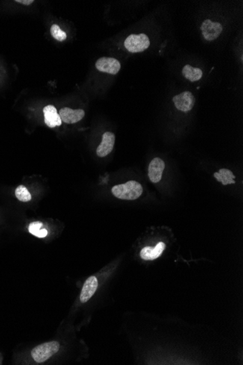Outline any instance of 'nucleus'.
Returning a JSON list of instances; mask_svg holds the SVG:
<instances>
[{"instance_id":"nucleus-1","label":"nucleus","mask_w":243,"mask_h":365,"mask_svg":"<svg viewBox=\"0 0 243 365\" xmlns=\"http://www.w3.org/2000/svg\"><path fill=\"white\" fill-rule=\"evenodd\" d=\"M111 192L117 198L134 200L138 199L143 194V188L139 182L136 181H129L126 183L113 187Z\"/></svg>"},{"instance_id":"nucleus-2","label":"nucleus","mask_w":243,"mask_h":365,"mask_svg":"<svg viewBox=\"0 0 243 365\" xmlns=\"http://www.w3.org/2000/svg\"><path fill=\"white\" fill-rule=\"evenodd\" d=\"M150 40L146 34H133L128 36L124 42V46L128 52L132 54L141 53L150 46Z\"/></svg>"},{"instance_id":"nucleus-3","label":"nucleus","mask_w":243,"mask_h":365,"mask_svg":"<svg viewBox=\"0 0 243 365\" xmlns=\"http://www.w3.org/2000/svg\"><path fill=\"white\" fill-rule=\"evenodd\" d=\"M59 348V343L56 341L42 343L31 351V357L36 363H45L53 357V355L56 354Z\"/></svg>"},{"instance_id":"nucleus-4","label":"nucleus","mask_w":243,"mask_h":365,"mask_svg":"<svg viewBox=\"0 0 243 365\" xmlns=\"http://www.w3.org/2000/svg\"><path fill=\"white\" fill-rule=\"evenodd\" d=\"M200 31L205 41L213 42L221 35L223 31V26L221 23L206 19L202 23Z\"/></svg>"},{"instance_id":"nucleus-5","label":"nucleus","mask_w":243,"mask_h":365,"mask_svg":"<svg viewBox=\"0 0 243 365\" xmlns=\"http://www.w3.org/2000/svg\"><path fill=\"white\" fill-rule=\"evenodd\" d=\"M173 102L178 110L183 112H188L194 108L196 99L191 92L187 90L176 95L173 98Z\"/></svg>"},{"instance_id":"nucleus-6","label":"nucleus","mask_w":243,"mask_h":365,"mask_svg":"<svg viewBox=\"0 0 243 365\" xmlns=\"http://www.w3.org/2000/svg\"><path fill=\"white\" fill-rule=\"evenodd\" d=\"M96 67L99 72L115 75L120 72L121 64L116 58L102 57L96 61Z\"/></svg>"},{"instance_id":"nucleus-7","label":"nucleus","mask_w":243,"mask_h":365,"mask_svg":"<svg viewBox=\"0 0 243 365\" xmlns=\"http://www.w3.org/2000/svg\"><path fill=\"white\" fill-rule=\"evenodd\" d=\"M164 167V161L161 158H155L152 160L148 168V176L152 183L161 182Z\"/></svg>"},{"instance_id":"nucleus-8","label":"nucleus","mask_w":243,"mask_h":365,"mask_svg":"<svg viewBox=\"0 0 243 365\" xmlns=\"http://www.w3.org/2000/svg\"><path fill=\"white\" fill-rule=\"evenodd\" d=\"M115 135L112 132L107 131L104 133L102 136V143L99 144L96 150L98 156L104 158L111 153L115 144Z\"/></svg>"},{"instance_id":"nucleus-9","label":"nucleus","mask_w":243,"mask_h":365,"mask_svg":"<svg viewBox=\"0 0 243 365\" xmlns=\"http://www.w3.org/2000/svg\"><path fill=\"white\" fill-rule=\"evenodd\" d=\"M60 117H61V121L64 122L68 124H73V123H78L81 121V119L84 117V111L81 109L79 110H72L69 108H62L60 110Z\"/></svg>"},{"instance_id":"nucleus-10","label":"nucleus","mask_w":243,"mask_h":365,"mask_svg":"<svg viewBox=\"0 0 243 365\" xmlns=\"http://www.w3.org/2000/svg\"><path fill=\"white\" fill-rule=\"evenodd\" d=\"M99 286V281L96 277H90L86 280L83 285L81 294V303H87L93 296Z\"/></svg>"},{"instance_id":"nucleus-11","label":"nucleus","mask_w":243,"mask_h":365,"mask_svg":"<svg viewBox=\"0 0 243 365\" xmlns=\"http://www.w3.org/2000/svg\"><path fill=\"white\" fill-rule=\"evenodd\" d=\"M45 115V123L50 128L60 126L61 125V119L56 109L53 105H48L43 109Z\"/></svg>"},{"instance_id":"nucleus-12","label":"nucleus","mask_w":243,"mask_h":365,"mask_svg":"<svg viewBox=\"0 0 243 365\" xmlns=\"http://www.w3.org/2000/svg\"><path fill=\"white\" fill-rule=\"evenodd\" d=\"M165 247L164 243L160 242L157 244L155 248H152L150 247H144L142 249L140 256L144 260H154L162 254Z\"/></svg>"},{"instance_id":"nucleus-13","label":"nucleus","mask_w":243,"mask_h":365,"mask_svg":"<svg viewBox=\"0 0 243 365\" xmlns=\"http://www.w3.org/2000/svg\"><path fill=\"white\" fill-rule=\"evenodd\" d=\"M182 73L184 78L191 83L200 81L203 76V72L200 68L194 67L191 65L187 64L183 67Z\"/></svg>"},{"instance_id":"nucleus-14","label":"nucleus","mask_w":243,"mask_h":365,"mask_svg":"<svg viewBox=\"0 0 243 365\" xmlns=\"http://www.w3.org/2000/svg\"><path fill=\"white\" fill-rule=\"evenodd\" d=\"M214 175L217 181L221 182L223 185L235 183V176L230 170L222 168V169H220L219 171L214 173Z\"/></svg>"},{"instance_id":"nucleus-15","label":"nucleus","mask_w":243,"mask_h":365,"mask_svg":"<svg viewBox=\"0 0 243 365\" xmlns=\"http://www.w3.org/2000/svg\"><path fill=\"white\" fill-rule=\"evenodd\" d=\"M42 226L43 223L41 222H34L28 226V231L37 238H45L48 236V230L46 229H42Z\"/></svg>"},{"instance_id":"nucleus-16","label":"nucleus","mask_w":243,"mask_h":365,"mask_svg":"<svg viewBox=\"0 0 243 365\" xmlns=\"http://www.w3.org/2000/svg\"><path fill=\"white\" fill-rule=\"evenodd\" d=\"M16 197L21 202H28L31 200V196L28 189L24 185H19L16 189Z\"/></svg>"},{"instance_id":"nucleus-17","label":"nucleus","mask_w":243,"mask_h":365,"mask_svg":"<svg viewBox=\"0 0 243 365\" xmlns=\"http://www.w3.org/2000/svg\"><path fill=\"white\" fill-rule=\"evenodd\" d=\"M51 35L54 39L59 42H63L66 40V34L64 31H62L61 28L56 24H54L51 28Z\"/></svg>"},{"instance_id":"nucleus-18","label":"nucleus","mask_w":243,"mask_h":365,"mask_svg":"<svg viewBox=\"0 0 243 365\" xmlns=\"http://www.w3.org/2000/svg\"><path fill=\"white\" fill-rule=\"evenodd\" d=\"M34 0H16V2L20 3L24 5H29L34 2Z\"/></svg>"}]
</instances>
